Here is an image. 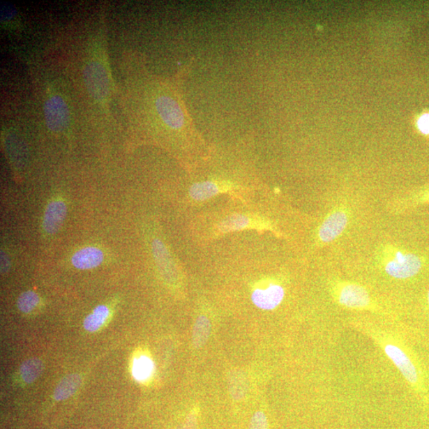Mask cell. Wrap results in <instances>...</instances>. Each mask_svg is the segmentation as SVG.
Here are the masks:
<instances>
[{
  "label": "cell",
  "mask_w": 429,
  "mask_h": 429,
  "mask_svg": "<svg viewBox=\"0 0 429 429\" xmlns=\"http://www.w3.org/2000/svg\"><path fill=\"white\" fill-rule=\"evenodd\" d=\"M335 294L340 304L347 308L366 310L371 306L368 291L358 284L340 283L335 288Z\"/></svg>",
  "instance_id": "obj_3"
},
{
  "label": "cell",
  "mask_w": 429,
  "mask_h": 429,
  "mask_svg": "<svg viewBox=\"0 0 429 429\" xmlns=\"http://www.w3.org/2000/svg\"><path fill=\"white\" fill-rule=\"evenodd\" d=\"M153 370V363L152 360L146 356H142L134 360L133 365V375L137 381L144 382L150 379Z\"/></svg>",
  "instance_id": "obj_18"
},
{
  "label": "cell",
  "mask_w": 429,
  "mask_h": 429,
  "mask_svg": "<svg viewBox=\"0 0 429 429\" xmlns=\"http://www.w3.org/2000/svg\"><path fill=\"white\" fill-rule=\"evenodd\" d=\"M45 122L50 130L61 133L70 121V110L64 100L59 96H51L44 106Z\"/></svg>",
  "instance_id": "obj_5"
},
{
  "label": "cell",
  "mask_w": 429,
  "mask_h": 429,
  "mask_svg": "<svg viewBox=\"0 0 429 429\" xmlns=\"http://www.w3.org/2000/svg\"><path fill=\"white\" fill-rule=\"evenodd\" d=\"M158 110L160 116L170 127L177 128L181 127V114L176 103L169 97H162L158 100Z\"/></svg>",
  "instance_id": "obj_10"
},
{
  "label": "cell",
  "mask_w": 429,
  "mask_h": 429,
  "mask_svg": "<svg viewBox=\"0 0 429 429\" xmlns=\"http://www.w3.org/2000/svg\"><path fill=\"white\" fill-rule=\"evenodd\" d=\"M422 266L419 257L414 254L398 251L385 263V271L392 278L406 279L414 277Z\"/></svg>",
  "instance_id": "obj_2"
},
{
  "label": "cell",
  "mask_w": 429,
  "mask_h": 429,
  "mask_svg": "<svg viewBox=\"0 0 429 429\" xmlns=\"http://www.w3.org/2000/svg\"><path fill=\"white\" fill-rule=\"evenodd\" d=\"M104 253L95 247L82 248L72 257V264L79 270H90L98 267L104 262Z\"/></svg>",
  "instance_id": "obj_9"
},
{
  "label": "cell",
  "mask_w": 429,
  "mask_h": 429,
  "mask_svg": "<svg viewBox=\"0 0 429 429\" xmlns=\"http://www.w3.org/2000/svg\"><path fill=\"white\" fill-rule=\"evenodd\" d=\"M228 389L231 397L236 400H242L247 396L249 382L247 376L241 370H232L228 375Z\"/></svg>",
  "instance_id": "obj_13"
},
{
  "label": "cell",
  "mask_w": 429,
  "mask_h": 429,
  "mask_svg": "<svg viewBox=\"0 0 429 429\" xmlns=\"http://www.w3.org/2000/svg\"><path fill=\"white\" fill-rule=\"evenodd\" d=\"M368 331L377 345L402 373L405 379L411 386H416L420 379L419 372L402 343L396 337L384 331L369 329Z\"/></svg>",
  "instance_id": "obj_1"
},
{
  "label": "cell",
  "mask_w": 429,
  "mask_h": 429,
  "mask_svg": "<svg viewBox=\"0 0 429 429\" xmlns=\"http://www.w3.org/2000/svg\"><path fill=\"white\" fill-rule=\"evenodd\" d=\"M86 86L94 99L105 100L110 95V79L104 66L99 62H91L84 70Z\"/></svg>",
  "instance_id": "obj_4"
},
{
  "label": "cell",
  "mask_w": 429,
  "mask_h": 429,
  "mask_svg": "<svg viewBox=\"0 0 429 429\" xmlns=\"http://www.w3.org/2000/svg\"><path fill=\"white\" fill-rule=\"evenodd\" d=\"M428 303H429V291H428Z\"/></svg>",
  "instance_id": "obj_24"
},
{
  "label": "cell",
  "mask_w": 429,
  "mask_h": 429,
  "mask_svg": "<svg viewBox=\"0 0 429 429\" xmlns=\"http://www.w3.org/2000/svg\"><path fill=\"white\" fill-rule=\"evenodd\" d=\"M227 186L216 181H204L194 184L190 190V196L196 202H204L227 190Z\"/></svg>",
  "instance_id": "obj_11"
},
{
  "label": "cell",
  "mask_w": 429,
  "mask_h": 429,
  "mask_svg": "<svg viewBox=\"0 0 429 429\" xmlns=\"http://www.w3.org/2000/svg\"><path fill=\"white\" fill-rule=\"evenodd\" d=\"M10 269V261L3 251L1 253V271L2 273H7Z\"/></svg>",
  "instance_id": "obj_23"
},
{
  "label": "cell",
  "mask_w": 429,
  "mask_h": 429,
  "mask_svg": "<svg viewBox=\"0 0 429 429\" xmlns=\"http://www.w3.org/2000/svg\"><path fill=\"white\" fill-rule=\"evenodd\" d=\"M43 368V363L41 359L38 358L27 359L21 366L20 375L22 379L27 383V384H30V383L36 381L40 375H42Z\"/></svg>",
  "instance_id": "obj_17"
},
{
  "label": "cell",
  "mask_w": 429,
  "mask_h": 429,
  "mask_svg": "<svg viewBox=\"0 0 429 429\" xmlns=\"http://www.w3.org/2000/svg\"><path fill=\"white\" fill-rule=\"evenodd\" d=\"M82 384V377L78 374H71L63 377L57 386L54 398L57 402L65 400L75 394Z\"/></svg>",
  "instance_id": "obj_12"
},
{
  "label": "cell",
  "mask_w": 429,
  "mask_h": 429,
  "mask_svg": "<svg viewBox=\"0 0 429 429\" xmlns=\"http://www.w3.org/2000/svg\"><path fill=\"white\" fill-rule=\"evenodd\" d=\"M110 310L107 306L101 305L96 307L93 313L84 320V328L89 333H95L105 324L110 317Z\"/></svg>",
  "instance_id": "obj_16"
},
{
  "label": "cell",
  "mask_w": 429,
  "mask_h": 429,
  "mask_svg": "<svg viewBox=\"0 0 429 429\" xmlns=\"http://www.w3.org/2000/svg\"><path fill=\"white\" fill-rule=\"evenodd\" d=\"M260 224L259 221L255 220L248 216L234 215L228 217L220 225V232H228L232 231L242 230L248 227H257Z\"/></svg>",
  "instance_id": "obj_15"
},
{
  "label": "cell",
  "mask_w": 429,
  "mask_h": 429,
  "mask_svg": "<svg viewBox=\"0 0 429 429\" xmlns=\"http://www.w3.org/2000/svg\"><path fill=\"white\" fill-rule=\"evenodd\" d=\"M39 302L40 299L36 292L29 290L20 294L17 300V307L20 312L28 314L36 310Z\"/></svg>",
  "instance_id": "obj_19"
},
{
  "label": "cell",
  "mask_w": 429,
  "mask_h": 429,
  "mask_svg": "<svg viewBox=\"0 0 429 429\" xmlns=\"http://www.w3.org/2000/svg\"><path fill=\"white\" fill-rule=\"evenodd\" d=\"M211 331V324L209 317L200 315L193 326L192 342L194 348L200 349L207 343Z\"/></svg>",
  "instance_id": "obj_14"
},
{
  "label": "cell",
  "mask_w": 429,
  "mask_h": 429,
  "mask_svg": "<svg viewBox=\"0 0 429 429\" xmlns=\"http://www.w3.org/2000/svg\"><path fill=\"white\" fill-rule=\"evenodd\" d=\"M197 415L195 414H191L190 416H188L184 424L179 428H176V429H197Z\"/></svg>",
  "instance_id": "obj_22"
},
{
  "label": "cell",
  "mask_w": 429,
  "mask_h": 429,
  "mask_svg": "<svg viewBox=\"0 0 429 429\" xmlns=\"http://www.w3.org/2000/svg\"><path fill=\"white\" fill-rule=\"evenodd\" d=\"M416 127L423 135H429V113L421 114L416 121Z\"/></svg>",
  "instance_id": "obj_21"
},
{
  "label": "cell",
  "mask_w": 429,
  "mask_h": 429,
  "mask_svg": "<svg viewBox=\"0 0 429 429\" xmlns=\"http://www.w3.org/2000/svg\"><path fill=\"white\" fill-rule=\"evenodd\" d=\"M268 420L266 414L262 411H257L251 417L249 429H268Z\"/></svg>",
  "instance_id": "obj_20"
},
{
  "label": "cell",
  "mask_w": 429,
  "mask_h": 429,
  "mask_svg": "<svg viewBox=\"0 0 429 429\" xmlns=\"http://www.w3.org/2000/svg\"><path fill=\"white\" fill-rule=\"evenodd\" d=\"M67 215V206L62 200L57 199L48 204L45 209L43 227L44 231L50 234L59 230Z\"/></svg>",
  "instance_id": "obj_7"
},
{
  "label": "cell",
  "mask_w": 429,
  "mask_h": 429,
  "mask_svg": "<svg viewBox=\"0 0 429 429\" xmlns=\"http://www.w3.org/2000/svg\"><path fill=\"white\" fill-rule=\"evenodd\" d=\"M285 297V290L283 286L278 284H270L264 289H256L251 300L254 304L263 310H273L281 304Z\"/></svg>",
  "instance_id": "obj_6"
},
{
  "label": "cell",
  "mask_w": 429,
  "mask_h": 429,
  "mask_svg": "<svg viewBox=\"0 0 429 429\" xmlns=\"http://www.w3.org/2000/svg\"><path fill=\"white\" fill-rule=\"evenodd\" d=\"M347 216L343 211H338L326 219L319 230V239L324 243L333 241L345 231L347 225Z\"/></svg>",
  "instance_id": "obj_8"
}]
</instances>
